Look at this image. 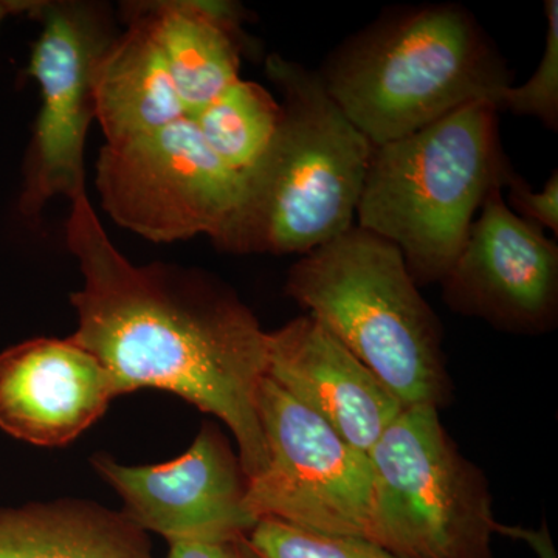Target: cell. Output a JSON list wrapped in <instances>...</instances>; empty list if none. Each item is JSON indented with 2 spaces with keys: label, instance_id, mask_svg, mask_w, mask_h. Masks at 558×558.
Returning <instances> with one entry per match:
<instances>
[{
  "label": "cell",
  "instance_id": "1",
  "mask_svg": "<svg viewBox=\"0 0 558 558\" xmlns=\"http://www.w3.org/2000/svg\"><path fill=\"white\" fill-rule=\"evenodd\" d=\"M65 242L83 288L72 339L112 376L117 396L156 388L220 418L248 480L266 468L258 395L267 332L240 296L194 267L137 266L112 244L89 197L70 202Z\"/></svg>",
  "mask_w": 558,
  "mask_h": 558
},
{
  "label": "cell",
  "instance_id": "2",
  "mask_svg": "<svg viewBox=\"0 0 558 558\" xmlns=\"http://www.w3.org/2000/svg\"><path fill=\"white\" fill-rule=\"evenodd\" d=\"M266 73L281 94V120L242 172L240 204L213 244L236 255L303 256L355 226L374 145L317 70L270 54Z\"/></svg>",
  "mask_w": 558,
  "mask_h": 558
},
{
  "label": "cell",
  "instance_id": "3",
  "mask_svg": "<svg viewBox=\"0 0 558 558\" xmlns=\"http://www.w3.org/2000/svg\"><path fill=\"white\" fill-rule=\"evenodd\" d=\"M325 89L374 146L413 134L510 86L506 62L468 9L392 11L330 53Z\"/></svg>",
  "mask_w": 558,
  "mask_h": 558
},
{
  "label": "cell",
  "instance_id": "4",
  "mask_svg": "<svg viewBox=\"0 0 558 558\" xmlns=\"http://www.w3.org/2000/svg\"><path fill=\"white\" fill-rule=\"evenodd\" d=\"M497 117L490 102H470L374 146L355 226L396 245L417 286L442 281L488 191L512 172Z\"/></svg>",
  "mask_w": 558,
  "mask_h": 558
},
{
  "label": "cell",
  "instance_id": "5",
  "mask_svg": "<svg viewBox=\"0 0 558 558\" xmlns=\"http://www.w3.org/2000/svg\"><path fill=\"white\" fill-rule=\"evenodd\" d=\"M286 293L347 347L403 409H439L449 400L442 326L391 242L351 227L293 264Z\"/></svg>",
  "mask_w": 558,
  "mask_h": 558
},
{
  "label": "cell",
  "instance_id": "6",
  "mask_svg": "<svg viewBox=\"0 0 558 558\" xmlns=\"http://www.w3.org/2000/svg\"><path fill=\"white\" fill-rule=\"evenodd\" d=\"M366 538L399 558H495L490 488L433 405L407 407L368 453Z\"/></svg>",
  "mask_w": 558,
  "mask_h": 558
},
{
  "label": "cell",
  "instance_id": "7",
  "mask_svg": "<svg viewBox=\"0 0 558 558\" xmlns=\"http://www.w3.org/2000/svg\"><path fill=\"white\" fill-rule=\"evenodd\" d=\"M31 20L40 33L27 73L38 83L40 109L24 167L17 209L39 219L54 197L87 196L84 145L97 120L98 68L119 35L112 10L89 0H38Z\"/></svg>",
  "mask_w": 558,
  "mask_h": 558
},
{
  "label": "cell",
  "instance_id": "8",
  "mask_svg": "<svg viewBox=\"0 0 558 558\" xmlns=\"http://www.w3.org/2000/svg\"><path fill=\"white\" fill-rule=\"evenodd\" d=\"M95 183L113 222L167 244L197 234L216 240L242 194V172L213 153L191 119L105 143Z\"/></svg>",
  "mask_w": 558,
  "mask_h": 558
},
{
  "label": "cell",
  "instance_id": "9",
  "mask_svg": "<svg viewBox=\"0 0 558 558\" xmlns=\"http://www.w3.org/2000/svg\"><path fill=\"white\" fill-rule=\"evenodd\" d=\"M258 413L267 462L248 480L253 519L366 538L373 499L368 454L269 377L260 384Z\"/></svg>",
  "mask_w": 558,
  "mask_h": 558
},
{
  "label": "cell",
  "instance_id": "10",
  "mask_svg": "<svg viewBox=\"0 0 558 558\" xmlns=\"http://www.w3.org/2000/svg\"><path fill=\"white\" fill-rule=\"evenodd\" d=\"M451 311L512 333L549 332L558 319V247L488 191L442 281Z\"/></svg>",
  "mask_w": 558,
  "mask_h": 558
},
{
  "label": "cell",
  "instance_id": "11",
  "mask_svg": "<svg viewBox=\"0 0 558 558\" xmlns=\"http://www.w3.org/2000/svg\"><path fill=\"white\" fill-rule=\"evenodd\" d=\"M92 464L123 498L124 515L168 543L248 535L258 523L247 509L240 458L213 424L182 457L163 464L124 465L105 454Z\"/></svg>",
  "mask_w": 558,
  "mask_h": 558
},
{
  "label": "cell",
  "instance_id": "12",
  "mask_svg": "<svg viewBox=\"0 0 558 558\" xmlns=\"http://www.w3.org/2000/svg\"><path fill=\"white\" fill-rule=\"evenodd\" d=\"M113 398L109 371L72 337H40L0 352V429L14 439L68 446Z\"/></svg>",
  "mask_w": 558,
  "mask_h": 558
},
{
  "label": "cell",
  "instance_id": "13",
  "mask_svg": "<svg viewBox=\"0 0 558 558\" xmlns=\"http://www.w3.org/2000/svg\"><path fill=\"white\" fill-rule=\"evenodd\" d=\"M267 377L368 454L403 407L311 315L267 332Z\"/></svg>",
  "mask_w": 558,
  "mask_h": 558
},
{
  "label": "cell",
  "instance_id": "14",
  "mask_svg": "<svg viewBox=\"0 0 558 558\" xmlns=\"http://www.w3.org/2000/svg\"><path fill=\"white\" fill-rule=\"evenodd\" d=\"M121 17L124 31L102 57L95 84L97 120L109 145L189 119L145 0L124 2Z\"/></svg>",
  "mask_w": 558,
  "mask_h": 558
},
{
  "label": "cell",
  "instance_id": "15",
  "mask_svg": "<svg viewBox=\"0 0 558 558\" xmlns=\"http://www.w3.org/2000/svg\"><path fill=\"white\" fill-rule=\"evenodd\" d=\"M189 119L240 80L250 44L244 9L223 0H145Z\"/></svg>",
  "mask_w": 558,
  "mask_h": 558
},
{
  "label": "cell",
  "instance_id": "16",
  "mask_svg": "<svg viewBox=\"0 0 558 558\" xmlns=\"http://www.w3.org/2000/svg\"><path fill=\"white\" fill-rule=\"evenodd\" d=\"M0 558L156 557L123 512L64 499L0 508Z\"/></svg>",
  "mask_w": 558,
  "mask_h": 558
},
{
  "label": "cell",
  "instance_id": "17",
  "mask_svg": "<svg viewBox=\"0 0 558 558\" xmlns=\"http://www.w3.org/2000/svg\"><path fill=\"white\" fill-rule=\"evenodd\" d=\"M193 120L213 153L244 172L274 137L281 106L260 84L240 78Z\"/></svg>",
  "mask_w": 558,
  "mask_h": 558
},
{
  "label": "cell",
  "instance_id": "18",
  "mask_svg": "<svg viewBox=\"0 0 558 558\" xmlns=\"http://www.w3.org/2000/svg\"><path fill=\"white\" fill-rule=\"evenodd\" d=\"M248 539L260 558H399L365 537L319 534L277 520H259Z\"/></svg>",
  "mask_w": 558,
  "mask_h": 558
},
{
  "label": "cell",
  "instance_id": "19",
  "mask_svg": "<svg viewBox=\"0 0 558 558\" xmlns=\"http://www.w3.org/2000/svg\"><path fill=\"white\" fill-rule=\"evenodd\" d=\"M546 47L538 68L527 83L505 87L495 98V109L534 117L549 130H558V2L546 0Z\"/></svg>",
  "mask_w": 558,
  "mask_h": 558
},
{
  "label": "cell",
  "instance_id": "20",
  "mask_svg": "<svg viewBox=\"0 0 558 558\" xmlns=\"http://www.w3.org/2000/svg\"><path fill=\"white\" fill-rule=\"evenodd\" d=\"M505 186H508V207L520 216L521 219L527 220L532 226L538 229L553 230L554 234H558V171H554L553 175L546 182L545 189L534 191L526 180L510 172Z\"/></svg>",
  "mask_w": 558,
  "mask_h": 558
},
{
  "label": "cell",
  "instance_id": "21",
  "mask_svg": "<svg viewBox=\"0 0 558 558\" xmlns=\"http://www.w3.org/2000/svg\"><path fill=\"white\" fill-rule=\"evenodd\" d=\"M167 558H260L248 535L170 542Z\"/></svg>",
  "mask_w": 558,
  "mask_h": 558
},
{
  "label": "cell",
  "instance_id": "22",
  "mask_svg": "<svg viewBox=\"0 0 558 558\" xmlns=\"http://www.w3.org/2000/svg\"><path fill=\"white\" fill-rule=\"evenodd\" d=\"M497 534L526 543L529 548L534 550L537 558H558L556 546H554L553 537H550L545 521L537 529L506 526V524L498 523Z\"/></svg>",
  "mask_w": 558,
  "mask_h": 558
},
{
  "label": "cell",
  "instance_id": "23",
  "mask_svg": "<svg viewBox=\"0 0 558 558\" xmlns=\"http://www.w3.org/2000/svg\"><path fill=\"white\" fill-rule=\"evenodd\" d=\"M38 0H0V27L9 17L31 14Z\"/></svg>",
  "mask_w": 558,
  "mask_h": 558
}]
</instances>
